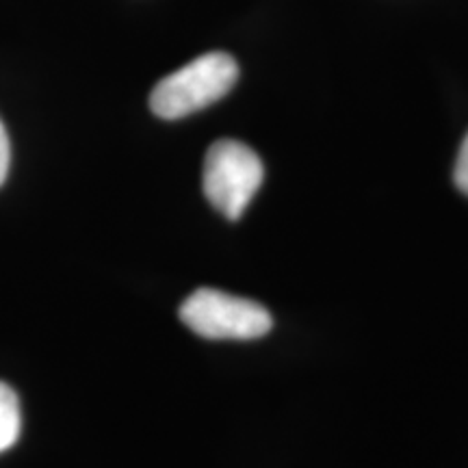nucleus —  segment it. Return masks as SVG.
I'll use <instances>...</instances> for the list:
<instances>
[{"instance_id": "1", "label": "nucleus", "mask_w": 468, "mask_h": 468, "mask_svg": "<svg viewBox=\"0 0 468 468\" xmlns=\"http://www.w3.org/2000/svg\"><path fill=\"white\" fill-rule=\"evenodd\" d=\"M237 79L239 66L230 55L207 52L165 76L150 93V109L161 120H180L221 101Z\"/></svg>"}, {"instance_id": "4", "label": "nucleus", "mask_w": 468, "mask_h": 468, "mask_svg": "<svg viewBox=\"0 0 468 468\" xmlns=\"http://www.w3.org/2000/svg\"><path fill=\"white\" fill-rule=\"evenodd\" d=\"M20 401L7 384L0 382V453L14 447L20 438Z\"/></svg>"}, {"instance_id": "6", "label": "nucleus", "mask_w": 468, "mask_h": 468, "mask_svg": "<svg viewBox=\"0 0 468 468\" xmlns=\"http://www.w3.org/2000/svg\"><path fill=\"white\" fill-rule=\"evenodd\" d=\"M9 163H11V144L9 134L5 131V124L0 122V186L7 180L9 174Z\"/></svg>"}, {"instance_id": "2", "label": "nucleus", "mask_w": 468, "mask_h": 468, "mask_svg": "<svg viewBox=\"0 0 468 468\" xmlns=\"http://www.w3.org/2000/svg\"><path fill=\"white\" fill-rule=\"evenodd\" d=\"M180 321L210 341H251L271 330L273 319L265 306L218 289H197L180 306Z\"/></svg>"}, {"instance_id": "3", "label": "nucleus", "mask_w": 468, "mask_h": 468, "mask_svg": "<svg viewBox=\"0 0 468 468\" xmlns=\"http://www.w3.org/2000/svg\"><path fill=\"white\" fill-rule=\"evenodd\" d=\"M265 180L261 156L250 145L234 139H219L204 159L202 186L207 200L224 218L237 221Z\"/></svg>"}, {"instance_id": "5", "label": "nucleus", "mask_w": 468, "mask_h": 468, "mask_svg": "<svg viewBox=\"0 0 468 468\" xmlns=\"http://www.w3.org/2000/svg\"><path fill=\"white\" fill-rule=\"evenodd\" d=\"M453 180H455V186H458L464 196H468V134L460 145L458 161H455V169H453Z\"/></svg>"}]
</instances>
